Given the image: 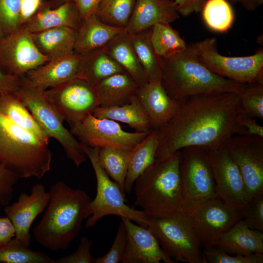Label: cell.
Instances as JSON below:
<instances>
[{
    "instance_id": "cell-11",
    "label": "cell",
    "mask_w": 263,
    "mask_h": 263,
    "mask_svg": "<svg viewBox=\"0 0 263 263\" xmlns=\"http://www.w3.org/2000/svg\"><path fill=\"white\" fill-rule=\"evenodd\" d=\"M227 142L200 148L212 173L218 197L242 212L248 199L241 173L228 151Z\"/></svg>"
},
{
    "instance_id": "cell-35",
    "label": "cell",
    "mask_w": 263,
    "mask_h": 263,
    "mask_svg": "<svg viewBox=\"0 0 263 263\" xmlns=\"http://www.w3.org/2000/svg\"><path fill=\"white\" fill-rule=\"evenodd\" d=\"M130 150L107 147L100 148L98 153V159L102 167L124 192Z\"/></svg>"
},
{
    "instance_id": "cell-43",
    "label": "cell",
    "mask_w": 263,
    "mask_h": 263,
    "mask_svg": "<svg viewBox=\"0 0 263 263\" xmlns=\"http://www.w3.org/2000/svg\"><path fill=\"white\" fill-rule=\"evenodd\" d=\"M92 244V241L86 237H82L77 249L56 260V263H95V258L91 253Z\"/></svg>"
},
{
    "instance_id": "cell-15",
    "label": "cell",
    "mask_w": 263,
    "mask_h": 263,
    "mask_svg": "<svg viewBox=\"0 0 263 263\" xmlns=\"http://www.w3.org/2000/svg\"><path fill=\"white\" fill-rule=\"evenodd\" d=\"M48 61L38 50L32 33L24 26L0 37V69L4 73L20 77Z\"/></svg>"
},
{
    "instance_id": "cell-21",
    "label": "cell",
    "mask_w": 263,
    "mask_h": 263,
    "mask_svg": "<svg viewBox=\"0 0 263 263\" xmlns=\"http://www.w3.org/2000/svg\"><path fill=\"white\" fill-rule=\"evenodd\" d=\"M179 18L174 1L136 0L125 31L128 34H133L150 29L157 23H170Z\"/></svg>"
},
{
    "instance_id": "cell-19",
    "label": "cell",
    "mask_w": 263,
    "mask_h": 263,
    "mask_svg": "<svg viewBox=\"0 0 263 263\" xmlns=\"http://www.w3.org/2000/svg\"><path fill=\"white\" fill-rule=\"evenodd\" d=\"M136 96L147 114L153 129H158L166 124L180 105L169 95L161 81L149 82L139 88Z\"/></svg>"
},
{
    "instance_id": "cell-22",
    "label": "cell",
    "mask_w": 263,
    "mask_h": 263,
    "mask_svg": "<svg viewBox=\"0 0 263 263\" xmlns=\"http://www.w3.org/2000/svg\"><path fill=\"white\" fill-rule=\"evenodd\" d=\"M80 55L50 60L29 71L25 75L34 85L46 90L78 77Z\"/></svg>"
},
{
    "instance_id": "cell-48",
    "label": "cell",
    "mask_w": 263,
    "mask_h": 263,
    "mask_svg": "<svg viewBox=\"0 0 263 263\" xmlns=\"http://www.w3.org/2000/svg\"><path fill=\"white\" fill-rule=\"evenodd\" d=\"M20 84V77L7 74L0 69V94L14 93Z\"/></svg>"
},
{
    "instance_id": "cell-16",
    "label": "cell",
    "mask_w": 263,
    "mask_h": 263,
    "mask_svg": "<svg viewBox=\"0 0 263 263\" xmlns=\"http://www.w3.org/2000/svg\"><path fill=\"white\" fill-rule=\"evenodd\" d=\"M201 244L213 246L219 237L242 218V212L219 198L208 200L187 214Z\"/></svg>"
},
{
    "instance_id": "cell-54",
    "label": "cell",
    "mask_w": 263,
    "mask_h": 263,
    "mask_svg": "<svg viewBox=\"0 0 263 263\" xmlns=\"http://www.w3.org/2000/svg\"><path fill=\"white\" fill-rule=\"evenodd\" d=\"M166 1H170V2H173L175 0H162Z\"/></svg>"
},
{
    "instance_id": "cell-20",
    "label": "cell",
    "mask_w": 263,
    "mask_h": 263,
    "mask_svg": "<svg viewBox=\"0 0 263 263\" xmlns=\"http://www.w3.org/2000/svg\"><path fill=\"white\" fill-rule=\"evenodd\" d=\"M75 1L66 2L55 8L53 0L43 1L36 14L24 26L31 33L67 27L78 30L82 22Z\"/></svg>"
},
{
    "instance_id": "cell-7",
    "label": "cell",
    "mask_w": 263,
    "mask_h": 263,
    "mask_svg": "<svg viewBox=\"0 0 263 263\" xmlns=\"http://www.w3.org/2000/svg\"><path fill=\"white\" fill-rule=\"evenodd\" d=\"M146 225L163 250L175 263H207L200 240L186 213L178 211L163 217H149Z\"/></svg>"
},
{
    "instance_id": "cell-44",
    "label": "cell",
    "mask_w": 263,
    "mask_h": 263,
    "mask_svg": "<svg viewBox=\"0 0 263 263\" xmlns=\"http://www.w3.org/2000/svg\"><path fill=\"white\" fill-rule=\"evenodd\" d=\"M18 178L0 164V204L8 205L12 197L13 186Z\"/></svg>"
},
{
    "instance_id": "cell-13",
    "label": "cell",
    "mask_w": 263,
    "mask_h": 263,
    "mask_svg": "<svg viewBox=\"0 0 263 263\" xmlns=\"http://www.w3.org/2000/svg\"><path fill=\"white\" fill-rule=\"evenodd\" d=\"M151 131L128 132L124 131L116 121L98 118L93 114H89L81 121L71 126L70 130L81 143L89 147L127 150L132 149Z\"/></svg>"
},
{
    "instance_id": "cell-45",
    "label": "cell",
    "mask_w": 263,
    "mask_h": 263,
    "mask_svg": "<svg viewBox=\"0 0 263 263\" xmlns=\"http://www.w3.org/2000/svg\"><path fill=\"white\" fill-rule=\"evenodd\" d=\"M43 0H20V24L24 25L38 12Z\"/></svg>"
},
{
    "instance_id": "cell-1",
    "label": "cell",
    "mask_w": 263,
    "mask_h": 263,
    "mask_svg": "<svg viewBox=\"0 0 263 263\" xmlns=\"http://www.w3.org/2000/svg\"><path fill=\"white\" fill-rule=\"evenodd\" d=\"M242 111L240 94L224 93L190 98L158 129L155 161L189 147L208 148L248 133L238 122Z\"/></svg>"
},
{
    "instance_id": "cell-10",
    "label": "cell",
    "mask_w": 263,
    "mask_h": 263,
    "mask_svg": "<svg viewBox=\"0 0 263 263\" xmlns=\"http://www.w3.org/2000/svg\"><path fill=\"white\" fill-rule=\"evenodd\" d=\"M180 151L182 211L187 214L206 202L218 197L212 173L202 149L189 147Z\"/></svg>"
},
{
    "instance_id": "cell-5",
    "label": "cell",
    "mask_w": 263,
    "mask_h": 263,
    "mask_svg": "<svg viewBox=\"0 0 263 263\" xmlns=\"http://www.w3.org/2000/svg\"><path fill=\"white\" fill-rule=\"evenodd\" d=\"M48 145L0 113V164L18 178L40 179L50 170Z\"/></svg>"
},
{
    "instance_id": "cell-49",
    "label": "cell",
    "mask_w": 263,
    "mask_h": 263,
    "mask_svg": "<svg viewBox=\"0 0 263 263\" xmlns=\"http://www.w3.org/2000/svg\"><path fill=\"white\" fill-rule=\"evenodd\" d=\"M15 236L13 224L7 217H0V248L5 246Z\"/></svg>"
},
{
    "instance_id": "cell-51",
    "label": "cell",
    "mask_w": 263,
    "mask_h": 263,
    "mask_svg": "<svg viewBox=\"0 0 263 263\" xmlns=\"http://www.w3.org/2000/svg\"><path fill=\"white\" fill-rule=\"evenodd\" d=\"M232 4L240 3L246 10L252 11L257 8L256 0H228Z\"/></svg>"
},
{
    "instance_id": "cell-36",
    "label": "cell",
    "mask_w": 263,
    "mask_h": 263,
    "mask_svg": "<svg viewBox=\"0 0 263 263\" xmlns=\"http://www.w3.org/2000/svg\"><path fill=\"white\" fill-rule=\"evenodd\" d=\"M135 2L136 0H102L95 15L109 25L125 28Z\"/></svg>"
},
{
    "instance_id": "cell-2",
    "label": "cell",
    "mask_w": 263,
    "mask_h": 263,
    "mask_svg": "<svg viewBox=\"0 0 263 263\" xmlns=\"http://www.w3.org/2000/svg\"><path fill=\"white\" fill-rule=\"evenodd\" d=\"M44 215L33 230L34 237L51 251L65 250L79 234L82 222L90 216L91 199L83 190L62 181L53 184Z\"/></svg>"
},
{
    "instance_id": "cell-25",
    "label": "cell",
    "mask_w": 263,
    "mask_h": 263,
    "mask_svg": "<svg viewBox=\"0 0 263 263\" xmlns=\"http://www.w3.org/2000/svg\"><path fill=\"white\" fill-rule=\"evenodd\" d=\"M124 29L109 25L93 15L83 20L77 31L74 53L81 54L103 47Z\"/></svg>"
},
{
    "instance_id": "cell-50",
    "label": "cell",
    "mask_w": 263,
    "mask_h": 263,
    "mask_svg": "<svg viewBox=\"0 0 263 263\" xmlns=\"http://www.w3.org/2000/svg\"><path fill=\"white\" fill-rule=\"evenodd\" d=\"M102 0H75L82 20L95 14Z\"/></svg>"
},
{
    "instance_id": "cell-9",
    "label": "cell",
    "mask_w": 263,
    "mask_h": 263,
    "mask_svg": "<svg viewBox=\"0 0 263 263\" xmlns=\"http://www.w3.org/2000/svg\"><path fill=\"white\" fill-rule=\"evenodd\" d=\"M192 44L200 61L214 74L241 84H263V48L248 56H227L218 52L214 37Z\"/></svg>"
},
{
    "instance_id": "cell-33",
    "label": "cell",
    "mask_w": 263,
    "mask_h": 263,
    "mask_svg": "<svg viewBox=\"0 0 263 263\" xmlns=\"http://www.w3.org/2000/svg\"><path fill=\"white\" fill-rule=\"evenodd\" d=\"M150 40L155 53L160 57L176 55L188 47L179 32L169 23L153 25L151 28Z\"/></svg>"
},
{
    "instance_id": "cell-39",
    "label": "cell",
    "mask_w": 263,
    "mask_h": 263,
    "mask_svg": "<svg viewBox=\"0 0 263 263\" xmlns=\"http://www.w3.org/2000/svg\"><path fill=\"white\" fill-rule=\"evenodd\" d=\"M20 24V0H0V37L18 30Z\"/></svg>"
},
{
    "instance_id": "cell-4",
    "label": "cell",
    "mask_w": 263,
    "mask_h": 263,
    "mask_svg": "<svg viewBox=\"0 0 263 263\" xmlns=\"http://www.w3.org/2000/svg\"><path fill=\"white\" fill-rule=\"evenodd\" d=\"M180 150L148 167L134 182V204L149 217L160 218L182 211Z\"/></svg>"
},
{
    "instance_id": "cell-17",
    "label": "cell",
    "mask_w": 263,
    "mask_h": 263,
    "mask_svg": "<svg viewBox=\"0 0 263 263\" xmlns=\"http://www.w3.org/2000/svg\"><path fill=\"white\" fill-rule=\"evenodd\" d=\"M49 199V192L39 183L32 187L30 194L22 192L17 201L5 206L4 211L14 225L15 238L27 246H29L31 243V225L46 208Z\"/></svg>"
},
{
    "instance_id": "cell-31",
    "label": "cell",
    "mask_w": 263,
    "mask_h": 263,
    "mask_svg": "<svg viewBox=\"0 0 263 263\" xmlns=\"http://www.w3.org/2000/svg\"><path fill=\"white\" fill-rule=\"evenodd\" d=\"M0 113L15 124L48 145L50 137L43 131L27 107L14 93L0 94Z\"/></svg>"
},
{
    "instance_id": "cell-46",
    "label": "cell",
    "mask_w": 263,
    "mask_h": 263,
    "mask_svg": "<svg viewBox=\"0 0 263 263\" xmlns=\"http://www.w3.org/2000/svg\"><path fill=\"white\" fill-rule=\"evenodd\" d=\"M207 0H175L174 3L179 15L187 17L197 13L202 9Z\"/></svg>"
},
{
    "instance_id": "cell-6",
    "label": "cell",
    "mask_w": 263,
    "mask_h": 263,
    "mask_svg": "<svg viewBox=\"0 0 263 263\" xmlns=\"http://www.w3.org/2000/svg\"><path fill=\"white\" fill-rule=\"evenodd\" d=\"M14 93L33 115L50 138L61 145L67 157L77 167L87 156L81 143L63 125V119L46 97L44 90L34 85L26 77H20V84Z\"/></svg>"
},
{
    "instance_id": "cell-32",
    "label": "cell",
    "mask_w": 263,
    "mask_h": 263,
    "mask_svg": "<svg viewBox=\"0 0 263 263\" xmlns=\"http://www.w3.org/2000/svg\"><path fill=\"white\" fill-rule=\"evenodd\" d=\"M151 28L129 35L149 82H159L162 80L161 60L160 57L155 53L150 42Z\"/></svg>"
},
{
    "instance_id": "cell-55",
    "label": "cell",
    "mask_w": 263,
    "mask_h": 263,
    "mask_svg": "<svg viewBox=\"0 0 263 263\" xmlns=\"http://www.w3.org/2000/svg\"><path fill=\"white\" fill-rule=\"evenodd\" d=\"M1 205L0 204V210L1 209Z\"/></svg>"
},
{
    "instance_id": "cell-14",
    "label": "cell",
    "mask_w": 263,
    "mask_h": 263,
    "mask_svg": "<svg viewBox=\"0 0 263 263\" xmlns=\"http://www.w3.org/2000/svg\"><path fill=\"white\" fill-rule=\"evenodd\" d=\"M227 147L241 173L249 202L263 193V137L234 135L228 140Z\"/></svg>"
},
{
    "instance_id": "cell-24",
    "label": "cell",
    "mask_w": 263,
    "mask_h": 263,
    "mask_svg": "<svg viewBox=\"0 0 263 263\" xmlns=\"http://www.w3.org/2000/svg\"><path fill=\"white\" fill-rule=\"evenodd\" d=\"M76 35L75 29L58 27L33 33L32 37L38 50L50 61L73 54Z\"/></svg>"
},
{
    "instance_id": "cell-38",
    "label": "cell",
    "mask_w": 263,
    "mask_h": 263,
    "mask_svg": "<svg viewBox=\"0 0 263 263\" xmlns=\"http://www.w3.org/2000/svg\"><path fill=\"white\" fill-rule=\"evenodd\" d=\"M242 110L252 118L263 119V84L252 83L246 85L240 94Z\"/></svg>"
},
{
    "instance_id": "cell-42",
    "label": "cell",
    "mask_w": 263,
    "mask_h": 263,
    "mask_svg": "<svg viewBox=\"0 0 263 263\" xmlns=\"http://www.w3.org/2000/svg\"><path fill=\"white\" fill-rule=\"evenodd\" d=\"M127 242L125 225L121 219L116 235L110 250L104 256L95 258V263H118L121 262Z\"/></svg>"
},
{
    "instance_id": "cell-28",
    "label": "cell",
    "mask_w": 263,
    "mask_h": 263,
    "mask_svg": "<svg viewBox=\"0 0 263 263\" xmlns=\"http://www.w3.org/2000/svg\"><path fill=\"white\" fill-rule=\"evenodd\" d=\"M100 107H111L127 104L136 95L139 87L126 73H119L95 86Z\"/></svg>"
},
{
    "instance_id": "cell-23",
    "label": "cell",
    "mask_w": 263,
    "mask_h": 263,
    "mask_svg": "<svg viewBox=\"0 0 263 263\" xmlns=\"http://www.w3.org/2000/svg\"><path fill=\"white\" fill-rule=\"evenodd\" d=\"M214 246L234 255L263 253V232L249 228L241 219L219 237Z\"/></svg>"
},
{
    "instance_id": "cell-12",
    "label": "cell",
    "mask_w": 263,
    "mask_h": 263,
    "mask_svg": "<svg viewBox=\"0 0 263 263\" xmlns=\"http://www.w3.org/2000/svg\"><path fill=\"white\" fill-rule=\"evenodd\" d=\"M44 93L70 126L93 114L100 106L95 86L79 77L44 90Z\"/></svg>"
},
{
    "instance_id": "cell-34",
    "label": "cell",
    "mask_w": 263,
    "mask_h": 263,
    "mask_svg": "<svg viewBox=\"0 0 263 263\" xmlns=\"http://www.w3.org/2000/svg\"><path fill=\"white\" fill-rule=\"evenodd\" d=\"M201 12L205 24L214 32H226L234 22V11L227 0H207Z\"/></svg>"
},
{
    "instance_id": "cell-37",
    "label": "cell",
    "mask_w": 263,
    "mask_h": 263,
    "mask_svg": "<svg viewBox=\"0 0 263 263\" xmlns=\"http://www.w3.org/2000/svg\"><path fill=\"white\" fill-rule=\"evenodd\" d=\"M0 263H56L44 253L34 251L16 238L0 248Z\"/></svg>"
},
{
    "instance_id": "cell-18",
    "label": "cell",
    "mask_w": 263,
    "mask_h": 263,
    "mask_svg": "<svg viewBox=\"0 0 263 263\" xmlns=\"http://www.w3.org/2000/svg\"><path fill=\"white\" fill-rule=\"evenodd\" d=\"M126 227L127 242L123 263H175L162 249L157 239L147 228L121 218Z\"/></svg>"
},
{
    "instance_id": "cell-29",
    "label": "cell",
    "mask_w": 263,
    "mask_h": 263,
    "mask_svg": "<svg viewBox=\"0 0 263 263\" xmlns=\"http://www.w3.org/2000/svg\"><path fill=\"white\" fill-rule=\"evenodd\" d=\"M158 143V129H153L130 150L125 192H131L137 178L155 161Z\"/></svg>"
},
{
    "instance_id": "cell-26",
    "label": "cell",
    "mask_w": 263,
    "mask_h": 263,
    "mask_svg": "<svg viewBox=\"0 0 263 263\" xmlns=\"http://www.w3.org/2000/svg\"><path fill=\"white\" fill-rule=\"evenodd\" d=\"M79 55L80 66L77 77L94 86L111 75L126 73L110 56L105 46Z\"/></svg>"
},
{
    "instance_id": "cell-40",
    "label": "cell",
    "mask_w": 263,
    "mask_h": 263,
    "mask_svg": "<svg viewBox=\"0 0 263 263\" xmlns=\"http://www.w3.org/2000/svg\"><path fill=\"white\" fill-rule=\"evenodd\" d=\"M204 254L207 263H263V253L249 255H229L222 249L211 246L205 249Z\"/></svg>"
},
{
    "instance_id": "cell-30",
    "label": "cell",
    "mask_w": 263,
    "mask_h": 263,
    "mask_svg": "<svg viewBox=\"0 0 263 263\" xmlns=\"http://www.w3.org/2000/svg\"><path fill=\"white\" fill-rule=\"evenodd\" d=\"M93 114L98 118H107L127 124L136 132L153 130L150 119L138 100L136 94L131 101L120 106L98 107Z\"/></svg>"
},
{
    "instance_id": "cell-41",
    "label": "cell",
    "mask_w": 263,
    "mask_h": 263,
    "mask_svg": "<svg viewBox=\"0 0 263 263\" xmlns=\"http://www.w3.org/2000/svg\"><path fill=\"white\" fill-rule=\"evenodd\" d=\"M242 220L249 228L263 232V193L250 200L242 211Z\"/></svg>"
},
{
    "instance_id": "cell-52",
    "label": "cell",
    "mask_w": 263,
    "mask_h": 263,
    "mask_svg": "<svg viewBox=\"0 0 263 263\" xmlns=\"http://www.w3.org/2000/svg\"><path fill=\"white\" fill-rule=\"evenodd\" d=\"M70 1H75V0H53V7L55 8L66 2Z\"/></svg>"
},
{
    "instance_id": "cell-47",
    "label": "cell",
    "mask_w": 263,
    "mask_h": 263,
    "mask_svg": "<svg viewBox=\"0 0 263 263\" xmlns=\"http://www.w3.org/2000/svg\"><path fill=\"white\" fill-rule=\"evenodd\" d=\"M237 120L238 123L247 130L248 133L263 137V127L242 110L239 114Z\"/></svg>"
},
{
    "instance_id": "cell-53",
    "label": "cell",
    "mask_w": 263,
    "mask_h": 263,
    "mask_svg": "<svg viewBox=\"0 0 263 263\" xmlns=\"http://www.w3.org/2000/svg\"><path fill=\"white\" fill-rule=\"evenodd\" d=\"M263 3V0H256V3L257 7Z\"/></svg>"
},
{
    "instance_id": "cell-27",
    "label": "cell",
    "mask_w": 263,
    "mask_h": 263,
    "mask_svg": "<svg viewBox=\"0 0 263 263\" xmlns=\"http://www.w3.org/2000/svg\"><path fill=\"white\" fill-rule=\"evenodd\" d=\"M110 56L137 84L139 88L149 82L130 40L124 30L114 37L106 46Z\"/></svg>"
},
{
    "instance_id": "cell-8",
    "label": "cell",
    "mask_w": 263,
    "mask_h": 263,
    "mask_svg": "<svg viewBox=\"0 0 263 263\" xmlns=\"http://www.w3.org/2000/svg\"><path fill=\"white\" fill-rule=\"evenodd\" d=\"M81 144L91 163L96 179V194L89 205L90 216L86 221V227L94 226L103 217L111 215L127 218L147 227L149 217L142 210L135 209L126 204L124 192L102 167L98 159L100 148Z\"/></svg>"
},
{
    "instance_id": "cell-3",
    "label": "cell",
    "mask_w": 263,
    "mask_h": 263,
    "mask_svg": "<svg viewBox=\"0 0 263 263\" xmlns=\"http://www.w3.org/2000/svg\"><path fill=\"white\" fill-rule=\"evenodd\" d=\"M161 82L169 95L181 103L191 97L244 91L246 84L219 76L199 60L192 43L176 55L160 57Z\"/></svg>"
}]
</instances>
